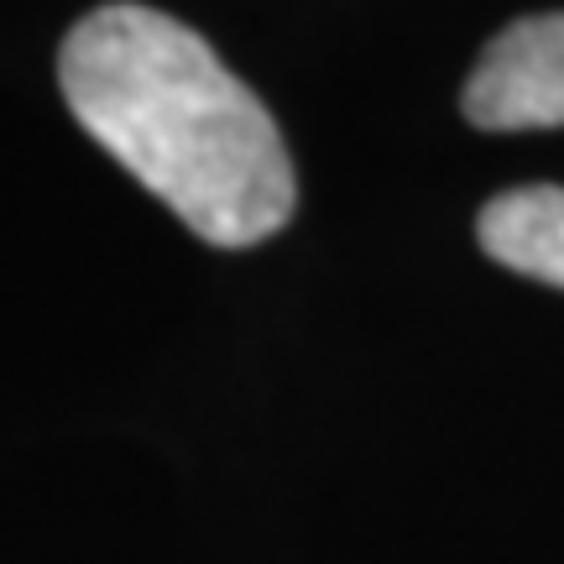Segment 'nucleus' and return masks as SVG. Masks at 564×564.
Masks as SVG:
<instances>
[{
  "label": "nucleus",
  "instance_id": "2",
  "mask_svg": "<svg viewBox=\"0 0 564 564\" xmlns=\"http://www.w3.org/2000/svg\"><path fill=\"white\" fill-rule=\"evenodd\" d=\"M460 105L465 121L481 131L564 126V11L523 17L486 42Z\"/></svg>",
  "mask_w": 564,
  "mask_h": 564
},
{
  "label": "nucleus",
  "instance_id": "3",
  "mask_svg": "<svg viewBox=\"0 0 564 564\" xmlns=\"http://www.w3.org/2000/svg\"><path fill=\"white\" fill-rule=\"evenodd\" d=\"M481 251L507 272L549 288H564V188L560 183H528L507 188L481 209Z\"/></svg>",
  "mask_w": 564,
  "mask_h": 564
},
{
  "label": "nucleus",
  "instance_id": "1",
  "mask_svg": "<svg viewBox=\"0 0 564 564\" xmlns=\"http://www.w3.org/2000/svg\"><path fill=\"white\" fill-rule=\"evenodd\" d=\"M74 121L199 241L241 251L293 220L299 178L267 105L152 6H100L63 37Z\"/></svg>",
  "mask_w": 564,
  "mask_h": 564
}]
</instances>
